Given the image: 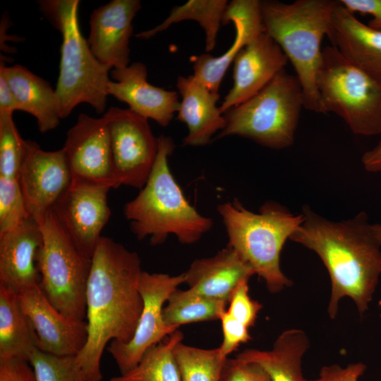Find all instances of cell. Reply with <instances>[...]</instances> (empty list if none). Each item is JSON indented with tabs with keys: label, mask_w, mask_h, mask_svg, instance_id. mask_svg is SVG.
I'll list each match as a JSON object with an SVG mask.
<instances>
[{
	"label": "cell",
	"mask_w": 381,
	"mask_h": 381,
	"mask_svg": "<svg viewBox=\"0 0 381 381\" xmlns=\"http://www.w3.org/2000/svg\"><path fill=\"white\" fill-rule=\"evenodd\" d=\"M138 255L102 236L91 260L86 289L87 339L75 356L89 381H101V358L109 341L126 343L135 333L143 302Z\"/></svg>",
	"instance_id": "6da1fadb"
},
{
	"label": "cell",
	"mask_w": 381,
	"mask_h": 381,
	"mask_svg": "<svg viewBox=\"0 0 381 381\" xmlns=\"http://www.w3.org/2000/svg\"><path fill=\"white\" fill-rule=\"evenodd\" d=\"M303 220L290 237L315 252L327 270L331 296L327 308L334 319L339 303L351 298L360 315L369 307L381 276V246L372 231L366 212L335 222L302 207Z\"/></svg>",
	"instance_id": "7a4b0ae2"
},
{
	"label": "cell",
	"mask_w": 381,
	"mask_h": 381,
	"mask_svg": "<svg viewBox=\"0 0 381 381\" xmlns=\"http://www.w3.org/2000/svg\"><path fill=\"white\" fill-rule=\"evenodd\" d=\"M157 158L144 186L123 209L131 231L138 240L149 237L153 245L161 244L174 235L183 244H192L211 229L213 220L192 206L172 175L169 157L175 148L174 140L158 137Z\"/></svg>",
	"instance_id": "3957f363"
},
{
	"label": "cell",
	"mask_w": 381,
	"mask_h": 381,
	"mask_svg": "<svg viewBox=\"0 0 381 381\" xmlns=\"http://www.w3.org/2000/svg\"><path fill=\"white\" fill-rule=\"evenodd\" d=\"M336 1H260L265 32L282 49L301 84L303 107L322 113L316 75L322 60L321 43L330 27Z\"/></svg>",
	"instance_id": "277c9868"
},
{
	"label": "cell",
	"mask_w": 381,
	"mask_h": 381,
	"mask_svg": "<svg viewBox=\"0 0 381 381\" xmlns=\"http://www.w3.org/2000/svg\"><path fill=\"white\" fill-rule=\"evenodd\" d=\"M234 248L261 277L271 293L292 284L280 267L282 248L303 220L274 201L264 203L258 212L246 208L237 199L217 206Z\"/></svg>",
	"instance_id": "5b68a950"
},
{
	"label": "cell",
	"mask_w": 381,
	"mask_h": 381,
	"mask_svg": "<svg viewBox=\"0 0 381 381\" xmlns=\"http://www.w3.org/2000/svg\"><path fill=\"white\" fill-rule=\"evenodd\" d=\"M78 0H43L40 9L62 35L59 74L56 91L61 104V117H67L81 103L97 114L104 111L111 69L93 54L81 34Z\"/></svg>",
	"instance_id": "8992f818"
},
{
	"label": "cell",
	"mask_w": 381,
	"mask_h": 381,
	"mask_svg": "<svg viewBox=\"0 0 381 381\" xmlns=\"http://www.w3.org/2000/svg\"><path fill=\"white\" fill-rule=\"evenodd\" d=\"M303 96L296 75L281 71L257 94L224 115L225 127L215 137L237 135L273 150L291 146Z\"/></svg>",
	"instance_id": "52a82bcc"
},
{
	"label": "cell",
	"mask_w": 381,
	"mask_h": 381,
	"mask_svg": "<svg viewBox=\"0 0 381 381\" xmlns=\"http://www.w3.org/2000/svg\"><path fill=\"white\" fill-rule=\"evenodd\" d=\"M316 85L322 114L334 112L353 133H381V75L348 61L333 46L322 50Z\"/></svg>",
	"instance_id": "ba28073f"
},
{
	"label": "cell",
	"mask_w": 381,
	"mask_h": 381,
	"mask_svg": "<svg viewBox=\"0 0 381 381\" xmlns=\"http://www.w3.org/2000/svg\"><path fill=\"white\" fill-rule=\"evenodd\" d=\"M37 222L42 234L36 258L40 289L65 316L84 321L91 260L78 250L53 211Z\"/></svg>",
	"instance_id": "9c48e42d"
},
{
	"label": "cell",
	"mask_w": 381,
	"mask_h": 381,
	"mask_svg": "<svg viewBox=\"0 0 381 381\" xmlns=\"http://www.w3.org/2000/svg\"><path fill=\"white\" fill-rule=\"evenodd\" d=\"M109 131L116 187L141 189L152 171L158 152L148 119L129 109L111 107L104 114Z\"/></svg>",
	"instance_id": "30bf717a"
},
{
	"label": "cell",
	"mask_w": 381,
	"mask_h": 381,
	"mask_svg": "<svg viewBox=\"0 0 381 381\" xmlns=\"http://www.w3.org/2000/svg\"><path fill=\"white\" fill-rule=\"evenodd\" d=\"M185 282L184 273L171 276L163 273L141 272L138 291L143 307L133 337L126 343L111 341L107 346L121 374L133 368L149 349L178 329V327L164 323L163 306L178 286Z\"/></svg>",
	"instance_id": "8fae6325"
},
{
	"label": "cell",
	"mask_w": 381,
	"mask_h": 381,
	"mask_svg": "<svg viewBox=\"0 0 381 381\" xmlns=\"http://www.w3.org/2000/svg\"><path fill=\"white\" fill-rule=\"evenodd\" d=\"M71 171V184L116 188L111 140L103 115L80 114L68 131L63 147Z\"/></svg>",
	"instance_id": "7c38bea8"
},
{
	"label": "cell",
	"mask_w": 381,
	"mask_h": 381,
	"mask_svg": "<svg viewBox=\"0 0 381 381\" xmlns=\"http://www.w3.org/2000/svg\"><path fill=\"white\" fill-rule=\"evenodd\" d=\"M18 182L29 217L38 221L52 211L71 185L63 149L45 151L35 141L25 140Z\"/></svg>",
	"instance_id": "4fadbf2b"
},
{
	"label": "cell",
	"mask_w": 381,
	"mask_h": 381,
	"mask_svg": "<svg viewBox=\"0 0 381 381\" xmlns=\"http://www.w3.org/2000/svg\"><path fill=\"white\" fill-rule=\"evenodd\" d=\"M108 187L71 184L52 211L78 250L92 260L111 212Z\"/></svg>",
	"instance_id": "5bb4252c"
},
{
	"label": "cell",
	"mask_w": 381,
	"mask_h": 381,
	"mask_svg": "<svg viewBox=\"0 0 381 381\" xmlns=\"http://www.w3.org/2000/svg\"><path fill=\"white\" fill-rule=\"evenodd\" d=\"M22 310L37 337L40 350L57 356H76L87 339L86 321L71 319L47 298L40 284L18 294Z\"/></svg>",
	"instance_id": "9a60e30c"
},
{
	"label": "cell",
	"mask_w": 381,
	"mask_h": 381,
	"mask_svg": "<svg viewBox=\"0 0 381 381\" xmlns=\"http://www.w3.org/2000/svg\"><path fill=\"white\" fill-rule=\"evenodd\" d=\"M289 60L280 47L265 31L252 40L235 58L233 85L220 111L224 114L246 101L284 70Z\"/></svg>",
	"instance_id": "2e32d148"
},
{
	"label": "cell",
	"mask_w": 381,
	"mask_h": 381,
	"mask_svg": "<svg viewBox=\"0 0 381 381\" xmlns=\"http://www.w3.org/2000/svg\"><path fill=\"white\" fill-rule=\"evenodd\" d=\"M140 8L139 0H112L90 15L88 44L95 57L111 70L128 66L132 23Z\"/></svg>",
	"instance_id": "e0dca14e"
},
{
	"label": "cell",
	"mask_w": 381,
	"mask_h": 381,
	"mask_svg": "<svg viewBox=\"0 0 381 381\" xmlns=\"http://www.w3.org/2000/svg\"><path fill=\"white\" fill-rule=\"evenodd\" d=\"M110 75L114 81L108 84V95L126 103L129 109L161 126L170 123L179 108L178 93L148 83L145 64L135 62L124 68H114Z\"/></svg>",
	"instance_id": "ac0fdd59"
},
{
	"label": "cell",
	"mask_w": 381,
	"mask_h": 381,
	"mask_svg": "<svg viewBox=\"0 0 381 381\" xmlns=\"http://www.w3.org/2000/svg\"><path fill=\"white\" fill-rule=\"evenodd\" d=\"M231 22L236 35L232 44L223 54L214 57L202 54L191 58L193 76L210 90L219 92L220 84L238 54L252 40L264 32L260 1L233 0L229 3L223 25Z\"/></svg>",
	"instance_id": "d6986e66"
},
{
	"label": "cell",
	"mask_w": 381,
	"mask_h": 381,
	"mask_svg": "<svg viewBox=\"0 0 381 381\" xmlns=\"http://www.w3.org/2000/svg\"><path fill=\"white\" fill-rule=\"evenodd\" d=\"M42 243L40 226L31 217L0 234V284L17 294L40 284L36 258Z\"/></svg>",
	"instance_id": "ffe728a7"
},
{
	"label": "cell",
	"mask_w": 381,
	"mask_h": 381,
	"mask_svg": "<svg viewBox=\"0 0 381 381\" xmlns=\"http://www.w3.org/2000/svg\"><path fill=\"white\" fill-rule=\"evenodd\" d=\"M191 291L229 303L237 286L255 274L253 269L231 246L212 257L195 260L184 272Z\"/></svg>",
	"instance_id": "44dd1931"
},
{
	"label": "cell",
	"mask_w": 381,
	"mask_h": 381,
	"mask_svg": "<svg viewBox=\"0 0 381 381\" xmlns=\"http://www.w3.org/2000/svg\"><path fill=\"white\" fill-rule=\"evenodd\" d=\"M176 87L181 98L177 119L188 128L183 144L192 147L209 144L226 125L225 116L217 106L219 92L210 90L193 75L179 76Z\"/></svg>",
	"instance_id": "7402d4cb"
},
{
	"label": "cell",
	"mask_w": 381,
	"mask_h": 381,
	"mask_svg": "<svg viewBox=\"0 0 381 381\" xmlns=\"http://www.w3.org/2000/svg\"><path fill=\"white\" fill-rule=\"evenodd\" d=\"M327 36L348 61L381 75V30L359 21L339 0L333 8Z\"/></svg>",
	"instance_id": "603a6c76"
},
{
	"label": "cell",
	"mask_w": 381,
	"mask_h": 381,
	"mask_svg": "<svg viewBox=\"0 0 381 381\" xmlns=\"http://www.w3.org/2000/svg\"><path fill=\"white\" fill-rule=\"evenodd\" d=\"M4 58L1 55L18 110L32 115L42 133L56 128L62 117L61 104L56 90L22 65L6 66Z\"/></svg>",
	"instance_id": "cb8c5ba5"
},
{
	"label": "cell",
	"mask_w": 381,
	"mask_h": 381,
	"mask_svg": "<svg viewBox=\"0 0 381 381\" xmlns=\"http://www.w3.org/2000/svg\"><path fill=\"white\" fill-rule=\"evenodd\" d=\"M309 346L303 331L291 329L277 337L271 350L247 349L237 357L259 364L272 381H307L302 373L301 361Z\"/></svg>",
	"instance_id": "d4e9b609"
},
{
	"label": "cell",
	"mask_w": 381,
	"mask_h": 381,
	"mask_svg": "<svg viewBox=\"0 0 381 381\" xmlns=\"http://www.w3.org/2000/svg\"><path fill=\"white\" fill-rule=\"evenodd\" d=\"M37 347V335L22 310L18 294L0 284V361H28L30 353Z\"/></svg>",
	"instance_id": "484cf974"
},
{
	"label": "cell",
	"mask_w": 381,
	"mask_h": 381,
	"mask_svg": "<svg viewBox=\"0 0 381 381\" xmlns=\"http://www.w3.org/2000/svg\"><path fill=\"white\" fill-rule=\"evenodd\" d=\"M226 0H190L181 6L171 8L169 16L156 27L142 31L135 36L147 40L163 32L172 24L183 20H195L205 34V49L211 52L216 44V40L228 6Z\"/></svg>",
	"instance_id": "4316f807"
},
{
	"label": "cell",
	"mask_w": 381,
	"mask_h": 381,
	"mask_svg": "<svg viewBox=\"0 0 381 381\" xmlns=\"http://www.w3.org/2000/svg\"><path fill=\"white\" fill-rule=\"evenodd\" d=\"M183 339V333L176 330L149 349L133 368L109 381H181L174 349Z\"/></svg>",
	"instance_id": "83f0119b"
},
{
	"label": "cell",
	"mask_w": 381,
	"mask_h": 381,
	"mask_svg": "<svg viewBox=\"0 0 381 381\" xmlns=\"http://www.w3.org/2000/svg\"><path fill=\"white\" fill-rule=\"evenodd\" d=\"M162 317L167 326L178 327L183 324L219 319L227 303L207 298L190 289H176L169 297Z\"/></svg>",
	"instance_id": "f1b7e54d"
},
{
	"label": "cell",
	"mask_w": 381,
	"mask_h": 381,
	"mask_svg": "<svg viewBox=\"0 0 381 381\" xmlns=\"http://www.w3.org/2000/svg\"><path fill=\"white\" fill-rule=\"evenodd\" d=\"M174 353L181 381H220L222 370L227 358L219 348L204 349L178 343Z\"/></svg>",
	"instance_id": "f546056e"
},
{
	"label": "cell",
	"mask_w": 381,
	"mask_h": 381,
	"mask_svg": "<svg viewBox=\"0 0 381 381\" xmlns=\"http://www.w3.org/2000/svg\"><path fill=\"white\" fill-rule=\"evenodd\" d=\"M28 362L37 381H89L75 356H57L35 348Z\"/></svg>",
	"instance_id": "4dcf8cb0"
},
{
	"label": "cell",
	"mask_w": 381,
	"mask_h": 381,
	"mask_svg": "<svg viewBox=\"0 0 381 381\" xmlns=\"http://www.w3.org/2000/svg\"><path fill=\"white\" fill-rule=\"evenodd\" d=\"M24 152L13 114H0V177L18 180Z\"/></svg>",
	"instance_id": "1f68e13d"
},
{
	"label": "cell",
	"mask_w": 381,
	"mask_h": 381,
	"mask_svg": "<svg viewBox=\"0 0 381 381\" xmlns=\"http://www.w3.org/2000/svg\"><path fill=\"white\" fill-rule=\"evenodd\" d=\"M29 217L18 180L0 177V234L16 228Z\"/></svg>",
	"instance_id": "d6a6232c"
},
{
	"label": "cell",
	"mask_w": 381,
	"mask_h": 381,
	"mask_svg": "<svg viewBox=\"0 0 381 381\" xmlns=\"http://www.w3.org/2000/svg\"><path fill=\"white\" fill-rule=\"evenodd\" d=\"M248 282V281H243L235 289L229 301V307L226 311L249 328L254 325L262 306L250 297Z\"/></svg>",
	"instance_id": "836d02e7"
},
{
	"label": "cell",
	"mask_w": 381,
	"mask_h": 381,
	"mask_svg": "<svg viewBox=\"0 0 381 381\" xmlns=\"http://www.w3.org/2000/svg\"><path fill=\"white\" fill-rule=\"evenodd\" d=\"M220 381H272L267 373L258 363L236 356L224 362Z\"/></svg>",
	"instance_id": "e575fe53"
},
{
	"label": "cell",
	"mask_w": 381,
	"mask_h": 381,
	"mask_svg": "<svg viewBox=\"0 0 381 381\" xmlns=\"http://www.w3.org/2000/svg\"><path fill=\"white\" fill-rule=\"evenodd\" d=\"M223 341L219 347L222 355L226 358L236 350L238 346L251 339L248 327L236 320L226 310L220 315Z\"/></svg>",
	"instance_id": "d590c367"
},
{
	"label": "cell",
	"mask_w": 381,
	"mask_h": 381,
	"mask_svg": "<svg viewBox=\"0 0 381 381\" xmlns=\"http://www.w3.org/2000/svg\"><path fill=\"white\" fill-rule=\"evenodd\" d=\"M366 370V365L361 363H353L343 368L333 364L321 368L317 379L310 381H358Z\"/></svg>",
	"instance_id": "8d00e7d4"
},
{
	"label": "cell",
	"mask_w": 381,
	"mask_h": 381,
	"mask_svg": "<svg viewBox=\"0 0 381 381\" xmlns=\"http://www.w3.org/2000/svg\"><path fill=\"white\" fill-rule=\"evenodd\" d=\"M0 381H37L28 361L19 359L0 361Z\"/></svg>",
	"instance_id": "74e56055"
},
{
	"label": "cell",
	"mask_w": 381,
	"mask_h": 381,
	"mask_svg": "<svg viewBox=\"0 0 381 381\" xmlns=\"http://www.w3.org/2000/svg\"><path fill=\"white\" fill-rule=\"evenodd\" d=\"M341 4L349 11L369 14L373 19L368 26L381 30V0H339Z\"/></svg>",
	"instance_id": "f35d334b"
},
{
	"label": "cell",
	"mask_w": 381,
	"mask_h": 381,
	"mask_svg": "<svg viewBox=\"0 0 381 381\" xmlns=\"http://www.w3.org/2000/svg\"><path fill=\"white\" fill-rule=\"evenodd\" d=\"M18 104L8 82L2 61L0 63V114H13Z\"/></svg>",
	"instance_id": "ab89813d"
},
{
	"label": "cell",
	"mask_w": 381,
	"mask_h": 381,
	"mask_svg": "<svg viewBox=\"0 0 381 381\" xmlns=\"http://www.w3.org/2000/svg\"><path fill=\"white\" fill-rule=\"evenodd\" d=\"M361 163L365 170L368 172H381V140L374 147L363 154Z\"/></svg>",
	"instance_id": "60d3db41"
},
{
	"label": "cell",
	"mask_w": 381,
	"mask_h": 381,
	"mask_svg": "<svg viewBox=\"0 0 381 381\" xmlns=\"http://www.w3.org/2000/svg\"><path fill=\"white\" fill-rule=\"evenodd\" d=\"M371 228L374 236L381 246V224H371Z\"/></svg>",
	"instance_id": "b9f144b4"
}]
</instances>
